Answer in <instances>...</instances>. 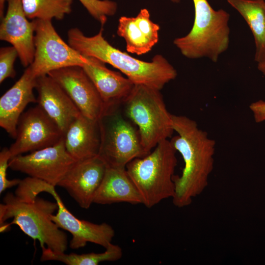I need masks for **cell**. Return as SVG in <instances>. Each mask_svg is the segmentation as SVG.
<instances>
[{
    "label": "cell",
    "instance_id": "1",
    "mask_svg": "<svg viewBox=\"0 0 265 265\" xmlns=\"http://www.w3.org/2000/svg\"><path fill=\"white\" fill-rule=\"evenodd\" d=\"M172 120L178 134L170 141L181 155L184 167L180 176H174L172 198L174 205L181 208L190 205L208 186L214 166L215 141L188 117L173 114Z\"/></svg>",
    "mask_w": 265,
    "mask_h": 265
},
{
    "label": "cell",
    "instance_id": "25",
    "mask_svg": "<svg viewBox=\"0 0 265 265\" xmlns=\"http://www.w3.org/2000/svg\"><path fill=\"white\" fill-rule=\"evenodd\" d=\"M88 13L103 26L108 16L114 15L117 4L111 0H79Z\"/></svg>",
    "mask_w": 265,
    "mask_h": 265
},
{
    "label": "cell",
    "instance_id": "31",
    "mask_svg": "<svg viewBox=\"0 0 265 265\" xmlns=\"http://www.w3.org/2000/svg\"><path fill=\"white\" fill-rule=\"evenodd\" d=\"M170 0L174 3H179L181 1V0Z\"/></svg>",
    "mask_w": 265,
    "mask_h": 265
},
{
    "label": "cell",
    "instance_id": "11",
    "mask_svg": "<svg viewBox=\"0 0 265 265\" xmlns=\"http://www.w3.org/2000/svg\"><path fill=\"white\" fill-rule=\"evenodd\" d=\"M47 75L61 86L83 116L99 120L105 111V106L95 86L81 66L64 67Z\"/></svg>",
    "mask_w": 265,
    "mask_h": 265
},
{
    "label": "cell",
    "instance_id": "23",
    "mask_svg": "<svg viewBox=\"0 0 265 265\" xmlns=\"http://www.w3.org/2000/svg\"><path fill=\"white\" fill-rule=\"evenodd\" d=\"M28 19L61 20L72 11L73 0H22Z\"/></svg>",
    "mask_w": 265,
    "mask_h": 265
},
{
    "label": "cell",
    "instance_id": "12",
    "mask_svg": "<svg viewBox=\"0 0 265 265\" xmlns=\"http://www.w3.org/2000/svg\"><path fill=\"white\" fill-rule=\"evenodd\" d=\"M106 164L99 156L76 161L58 184L80 207L89 209L103 180Z\"/></svg>",
    "mask_w": 265,
    "mask_h": 265
},
{
    "label": "cell",
    "instance_id": "24",
    "mask_svg": "<svg viewBox=\"0 0 265 265\" xmlns=\"http://www.w3.org/2000/svg\"><path fill=\"white\" fill-rule=\"evenodd\" d=\"M54 186L40 179L28 177L21 180L15 191V195L21 200L31 201L41 192H47L54 197L57 194Z\"/></svg>",
    "mask_w": 265,
    "mask_h": 265
},
{
    "label": "cell",
    "instance_id": "21",
    "mask_svg": "<svg viewBox=\"0 0 265 265\" xmlns=\"http://www.w3.org/2000/svg\"><path fill=\"white\" fill-rule=\"evenodd\" d=\"M245 20L253 35L256 52L255 60L265 59V1L264 0H227Z\"/></svg>",
    "mask_w": 265,
    "mask_h": 265
},
{
    "label": "cell",
    "instance_id": "4",
    "mask_svg": "<svg viewBox=\"0 0 265 265\" xmlns=\"http://www.w3.org/2000/svg\"><path fill=\"white\" fill-rule=\"evenodd\" d=\"M176 152L170 140H164L148 155L135 158L126 165L127 173L142 197V204L147 208L173 197Z\"/></svg>",
    "mask_w": 265,
    "mask_h": 265
},
{
    "label": "cell",
    "instance_id": "22",
    "mask_svg": "<svg viewBox=\"0 0 265 265\" xmlns=\"http://www.w3.org/2000/svg\"><path fill=\"white\" fill-rule=\"evenodd\" d=\"M41 261H56L67 265H98L101 262H113L120 259L123 255L122 248L118 245L111 243L102 253H89L78 254L56 252L45 246L41 247Z\"/></svg>",
    "mask_w": 265,
    "mask_h": 265
},
{
    "label": "cell",
    "instance_id": "19",
    "mask_svg": "<svg viewBox=\"0 0 265 265\" xmlns=\"http://www.w3.org/2000/svg\"><path fill=\"white\" fill-rule=\"evenodd\" d=\"M64 141L66 151L76 161L98 156L101 143L99 120L81 114L68 128Z\"/></svg>",
    "mask_w": 265,
    "mask_h": 265
},
{
    "label": "cell",
    "instance_id": "15",
    "mask_svg": "<svg viewBox=\"0 0 265 265\" xmlns=\"http://www.w3.org/2000/svg\"><path fill=\"white\" fill-rule=\"evenodd\" d=\"M37 103L63 132L81 113L64 90L48 75L37 78Z\"/></svg>",
    "mask_w": 265,
    "mask_h": 265
},
{
    "label": "cell",
    "instance_id": "5",
    "mask_svg": "<svg viewBox=\"0 0 265 265\" xmlns=\"http://www.w3.org/2000/svg\"><path fill=\"white\" fill-rule=\"evenodd\" d=\"M192 0V27L186 36L175 39L173 43L188 58L208 57L216 62L229 46L230 15L223 9H213L207 0Z\"/></svg>",
    "mask_w": 265,
    "mask_h": 265
},
{
    "label": "cell",
    "instance_id": "27",
    "mask_svg": "<svg viewBox=\"0 0 265 265\" xmlns=\"http://www.w3.org/2000/svg\"><path fill=\"white\" fill-rule=\"evenodd\" d=\"M11 159L9 148H4L0 152V193L6 189L18 186L21 180H9L7 178V169L9 161Z\"/></svg>",
    "mask_w": 265,
    "mask_h": 265
},
{
    "label": "cell",
    "instance_id": "16",
    "mask_svg": "<svg viewBox=\"0 0 265 265\" xmlns=\"http://www.w3.org/2000/svg\"><path fill=\"white\" fill-rule=\"evenodd\" d=\"M37 78L28 66L19 80L0 98V126L14 139L24 109L28 104L37 103L33 93Z\"/></svg>",
    "mask_w": 265,
    "mask_h": 265
},
{
    "label": "cell",
    "instance_id": "26",
    "mask_svg": "<svg viewBox=\"0 0 265 265\" xmlns=\"http://www.w3.org/2000/svg\"><path fill=\"white\" fill-rule=\"evenodd\" d=\"M19 57L16 49L13 47L0 49V83L7 78H14L16 74L14 69L16 59Z\"/></svg>",
    "mask_w": 265,
    "mask_h": 265
},
{
    "label": "cell",
    "instance_id": "8",
    "mask_svg": "<svg viewBox=\"0 0 265 265\" xmlns=\"http://www.w3.org/2000/svg\"><path fill=\"white\" fill-rule=\"evenodd\" d=\"M32 21L34 25L35 52L33 62L28 66L36 77L64 67H82L88 62L87 57L64 41L51 20Z\"/></svg>",
    "mask_w": 265,
    "mask_h": 265
},
{
    "label": "cell",
    "instance_id": "14",
    "mask_svg": "<svg viewBox=\"0 0 265 265\" xmlns=\"http://www.w3.org/2000/svg\"><path fill=\"white\" fill-rule=\"evenodd\" d=\"M58 205L57 213L50 218L60 228L72 235L69 246L77 249L91 242L107 248L115 236L113 228L108 224H95L76 217L65 206L58 194L53 197Z\"/></svg>",
    "mask_w": 265,
    "mask_h": 265
},
{
    "label": "cell",
    "instance_id": "6",
    "mask_svg": "<svg viewBox=\"0 0 265 265\" xmlns=\"http://www.w3.org/2000/svg\"><path fill=\"white\" fill-rule=\"evenodd\" d=\"M122 105L124 114L137 127L142 145L149 154L174 130L172 115L167 109L160 90L135 84Z\"/></svg>",
    "mask_w": 265,
    "mask_h": 265
},
{
    "label": "cell",
    "instance_id": "7",
    "mask_svg": "<svg viewBox=\"0 0 265 265\" xmlns=\"http://www.w3.org/2000/svg\"><path fill=\"white\" fill-rule=\"evenodd\" d=\"M120 107L106 109L99 120L101 143L98 156L107 166L125 168L133 159L148 154L142 145L136 126Z\"/></svg>",
    "mask_w": 265,
    "mask_h": 265
},
{
    "label": "cell",
    "instance_id": "20",
    "mask_svg": "<svg viewBox=\"0 0 265 265\" xmlns=\"http://www.w3.org/2000/svg\"><path fill=\"white\" fill-rule=\"evenodd\" d=\"M120 202L142 204L143 200L126 167L107 166L103 180L95 194L94 203L110 205Z\"/></svg>",
    "mask_w": 265,
    "mask_h": 265
},
{
    "label": "cell",
    "instance_id": "3",
    "mask_svg": "<svg viewBox=\"0 0 265 265\" xmlns=\"http://www.w3.org/2000/svg\"><path fill=\"white\" fill-rule=\"evenodd\" d=\"M57 209L56 202L38 197L26 201L8 192L0 204V232L16 224L26 235L38 240L41 247L65 252L68 245L67 235L50 218Z\"/></svg>",
    "mask_w": 265,
    "mask_h": 265
},
{
    "label": "cell",
    "instance_id": "10",
    "mask_svg": "<svg viewBox=\"0 0 265 265\" xmlns=\"http://www.w3.org/2000/svg\"><path fill=\"white\" fill-rule=\"evenodd\" d=\"M75 161L66 151L63 138L53 146L12 158L9 167L55 186Z\"/></svg>",
    "mask_w": 265,
    "mask_h": 265
},
{
    "label": "cell",
    "instance_id": "29",
    "mask_svg": "<svg viewBox=\"0 0 265 265\" xmlns=\"http://www.w3.org/2000/svg\"><path fill=\"white\" fill-rule=\"evenodd\" d=\"M258 69L265 76V59L261 62H258Z\"/></svg>",
    "mask_w": 265,
    "mask_h": 265
},
{
    "label": "cell",
    "instance_id": "13",
    "mask_svg": "<svg viewBox=\"0 0 265 265\" xmlns=\"http://www.w3.org/2000/svg\"><path fill=\"white\" fill-rule=\"evenodd\" d=\"M7 1L6 12L0 25V39L16 49L22 65L27 67L32 63L34 56V23L28 20L22 0Z\"/></svg>",
    "mask_w": 265,
    "mask_h": 265
},
{
    "label": "cell",
    "instance_id": "28",
    "mask_svg": "<svg viewBox=\"0 0 265 265\" xmlns=\"http://www.w3.org/2000/svg\"><path fill=\"white\" fill-rule=\"evenodd\" d=\"M254 121L257 123L265 121V101L259 100L252 103L249 105Z\"/></svg>",
    "mask_w": 265,
    "mask_h": 265
},
{
    "label": "cell",
    "instance_id": "2",
    "mask_svg": "<svg viewBox=\"0 0 265 265\" xmlns=\"http://www.w3.org/2000/svg\"><path fill=\"white\" fill-rule=\"evenodd\" d=\"M103 26L93 36H87L78 27L67 32L68 43L84 56L95 57L108 63L124 74L134 84H143L160 90L177 73L174 67L160 54L150 62L137 59L113 47L103 35Z\"/></svg>",
    "mask_w": 265,
    "mask_h": 265
},
{
    "label": "cell",
    "instance_id": "17",
    "mask_svg": "<svg viewBox=\"0 0 265 265\" xmlns=\"http://www.w3.org/2000/svg\"><path fill=\"white\" fill-rule=\"evenodd\" d=\"M86 57L88 61L82 67L98 90L105 111L122 105L135 84L120 73L108 69L103 61L94 57Z\"/></svg>",
    "mask_w": 265,
    "mask_h": 265
},
{
    "label": "cell",
    "instance_id": "18",
    "mask_svg": "<svg viewBox=\"0 0 265 265\" xmlns=\"http://www.w3.org/2000/svg\"><path fill=\"white\" fill-rule=\"evenodd\" d=\"M159 29V26L151 20L148 10L143 8L135 17H120L117 34L125 40L128 52L141 55L158 43Z\"/></svg>",
    "mask_w": 265,
    "mask_h": 265
},
{
    "label": "cell",
    "instance_id": "9",
    "mask_svg": "<svg viewBox=\"0 0 265 265\" xmlns=\"http://www.w3.org/2000/svg\"><path fill=\"white\" fill-rule=\"evenodd\" d=\"M64 136L58 126L38 105L20 116L15 141L9 148L11 158L53 146Z\"/></svg>",
    "mask_w": 265,
    "mask_h": 265
},
{
    "label": "cell",
    "instance_id": "30",
    "mask_svg": "<svg viewBox=\"0 0 265 265\" xmlns=\"http://www.w3.org/2000/svg\"><path fill=\"white\" fill-rule=\"evenodd\" d=\"M7 0H0V17L1 19L4 16V7L5 1Z\"/></svg>",
    "mask_w": 265,
    "mask_h": 265
}]
</instances>
